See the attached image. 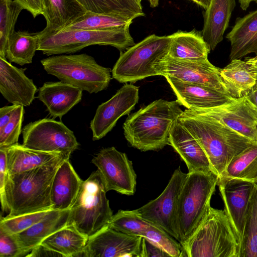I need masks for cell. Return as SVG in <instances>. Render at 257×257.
<instances>
[{
	"label": "cell",
	"instance_id": "cell-1",
	"mask_svg": "<svg viewBox=\"0 0 257 257\" xmlns=\"http://www.w3.org/2000/svg\"><path fill=\"white\" fill-rule=\"evenodd\" d=\"M205 152L218 177L236 155L255 143L219 121L186 109L178 117Z\"/></svg>",
	"mask_w": 257,
	"mask_h": 257
},
{
	"label": "cell",
	"instance_id": "cell-2",
	"mask_svg": "<svg viewBox=\"0 0 257 257\" xmlns=\"http://www.w3.org/2000/svg\"><path fill=\"white\" fill-rule=\"evenodd\" d=\"M180 105L160 99L130 114L123 124L126 140L141 151L162 149L169 145L172 126L183 111Z\"/></svg>",
	"mask_w": 257,
	"mask_h": 257
},
{
	"label": "cell",
	"instance_id": "cell-3",
	"mask_svg": "<svg viewBox=\"0 0 257 257\" xmlns=\"http://www.w3.org/2000/svg\"><path fill=\"white\" fill-rule=\"evenodd\" d=\"M67 158L62 155L47 165L9 174L6 186L9 209L7 216H15L52 209L51 191L53 180L57 169Z\"/></svg>",
	"mask_w": 257,
	"mask_h": 257
},
{
	"label": "cell",
	"instance_id": "cell-4",
	"mask_svg": "<svg viewBox=\"0 0 257 257\" xmlns=\"http://www.w3.org/2000/svg\"><path fill=\"white\" fill-rule=\"evenodd\" d=\"M181 245L183 256L239 257L240 240L225 210L210 205L195 230Z\"/></svg>",
	"mask_w": 257,
	"mask_h": 257
},
{
	"label": "cell",
	"instance_id": "cell-5",
	"mask_svg": "<svg viewBox=\"0 0 257 257\" xmlns=\"http://www.w3.org/2000/svg\"><path fill=\"white\" fill-rule=\"evenodd\" d=\"M130 25L107 30H73L38 33V50L50 56L77 52L91 45L111 46L124 52L135 44Z\"/></svg>",
	"mask_w": 257,
	"mask_h": 257
},
{
	"label": "cell",
	"instance_id": "cell-6",
	"mask_svg": "<svg viewBox=\"0 0 257 257\" xmlns=\"http://www.w3.org/2000/svg\"><path fill=\"white\" fill-rule=\"evenodd\" d=\"M170 38L151 35L123 52L111 71L120 83H134L147 77L163 76V63L168 55Z\"/></svg>",
	"mask_w": 257,
	"mask_h": 257
},
{
	"label": "cell",
	"instance_id": "cell-7",
	"mask_svg": "<svg viewBox=\"0 0 257 257\" xmlns=\"http://www.w3.org/2000/svg\"><path fill=\"white\" fill-rule=\"evenodd\" d=\"M105 183L98 170L83 181L70 209L68 225L88 238L107 226L113 214L106 196Z\"/></svg>",
	"mask_w": 257,
	"mask_h": 257
},
{
	"label": "cell",
	"instance_id": "cell-8",
	"mask_svg": "<svg viewBox=\"0 0 257 257\" xmlns=\"http://www.w3.org/2000/svg\"><path fill=\"white\" fill-rule=\"evenodd\" d=\"M213 172L188 173L177 203V222L181 244L194 232L203 219L217 185Z\"/></svg>",
	"mask_w": 257,
	"mask_h": 257
},
{
	"label": "cell",
	"instance_id": "cell-9",
	"mask_svg": "<svg viewBox=\"0 0 257 257\" xmlns=\"http://www.w3.org/2000/svg\"><path fill=\"white\" fill-rule=\"evenodd\" d=\"M41 63L47 73L90 93L106 89L111 79L110 69L86 54L56 55Z\"/></svg>",
	"mask_w": 257,
	"mask_h": 257
},
{
	"label": "cell",
	"instance_id": "cell-10",
	"mask_svg": "<svg viewBox=\"0 0 257 257\" xmlns=\"http://www.w3.org/2000/svg\"><path fill=\"white\" fill-rule=\"evenodd\" d=\"M22 145L32 150L59 153L69 158L79 146L73 132L61 121L43 118L22 130Z\"/></svg>",
	"mask_w": 257,
	"mask_h": 257
},
{
	"label": "cell",
	"instance_id": "cell-11",
	"mask_svg": "<svg viewBox=\"0 0 257 257\" xmlns=\"http://www.w3.org/2000/svg\"><path fill=\"white\" fill-rule=\"evenodd\" d=\"M187 174L183 172L180 167L176 169L165 189L157 198L134 210L143 219L160 227L178 241V199Z\"/></svg>",
	"mask_w": 257,
	"mask_h": 257
},
{
	"label": "cell",
	"instance_id": "cell-12",
	"mask_svg": "<svg viewBox=\"0 0 257 257\" xmlns=\"http://www.w3.org/2000/svg\"><path fill=\"white\" fill-rule=\"evenodd\" d=\"M91 162L99 171L107 192L114 190L126 195L135 194L137 175L126 154L113 147L103 148Z\"/></svg>",
	"mask_w": 257,
	"mask_h": 257
},
{
	"label": "cell",
	"instance_id": "cell-13",
	"mask_svg": "<svg viewBox=\"0 0 257 257\" xmlns=\"http://www.w3.org/2000/svg\"><path fill=\"white\" fill-rule=\"evenodd\" d=\"M191 110L212 117L257 143V108L246 96L214 107Z\"/></svg>",
	"mask_w": 257,
	"mask_h": 257
},
{
	"label": "cell",
	"instance_id": "cell-14",
	"mask_svg": "<svg viewBox=\"0 0 257 257\" xmlns=\"http://www.w3.org/2000/svg\"><path fill=\"white\" fill-rule=\"evenodd\" d=\"M139 87L126 83L110 99L98 106L90 123L93 141L106 136L120 117L134 109L139 99Z\"/></svg>",
	"mask_w": 257,
	"mask_h": 257
},
{
	"label": "cell",
	"instance_id": "cell-15",
	"mask_svg": "<svg viewBox=\"0 0 257 257\" xmlns=\"http://www.w3.org/2000/svg\"><path fill=\"white\" fill-rule=\"evenodd\" d=\"M142 237L108 226L88 239L85 257H141Z\"/></svg>",
	"mask_w": 257,
	"mask_h": 257
},
{
	"label": "cell",
	"instance_id": "cell-16",
	"mask_svg": "<svg viewBox=\"0 0 257 257\" xmlns=\"http://www.w3.org/2000/svg\"><path fill=\"white\" fill-rule=\"evenodd\" d=\"M162 70L165 77H170L184 82L205 86L228 94L220 78L221 69L212 65L208 59L184 60L168 55L163 63Z\"/></svg>",
	"mask_w": 257,
	"mask_h": 257
},
{
	"label": "cell",
	"instance_id": "cell-17",
	"mask_svg": "<svg viewBox=\"0 0 257 257\" xmlns=\"http://www.w3.org/2000/svg\"><path fill=\"white\" fill-rule=\"evenodd\" d=\"M254 183L239 178L219 177L217 185L228 214L240 240L246 211L255 185Z\"/></svg>",
	"mask_w": 257,
	"mask_h": 257
},
{
	"label": "cell",
	"instance_id": "cell-18",
	"mask_svg": "<svg viewBox=\"0 0 257 257\" xmlns=\"http://www.w3.org/2000/svg\"><path fill=\"white\" fill-rule=\"evenodd\" d=\"M26 69L17 68L0 57V92L13 104L28 106L35 98L37 87L26 75Z\"/></svg>",
	"mask_w": 257,
	"mask_h": 257
},
{
	"label": "cell",
	"instance_id": "cell-19",
	"mask_svg": "<svg viewBox=\"0 0 257 257\" xmlns=\"http://www.w3.org/2000/svg\"><path fill=\"white\" fill-rule=\"evenodd\" d=\"M181 105L189 109L214 107L226 103L234 98L205 86L186 83L170 77H165Z\"/></svg>",
	"mask_w": 257,
	"mask_h": 257
},
{
	"label": "cell",
	"instance_id": "cell-20",
	"mask_svg": "<svg viewBox=\"0 0 257 257\" xmlns=\"http://www.w3.org/2000/svg\"><path fill=\"white\" fill-rule=\"evenodd\" d=\"M169 145L186 164L188 173L213 172L209 161L200 145L180 123H174L169 136Z\"/></svg>",
	"mask_w": 257,
	"mask_h": 257
},
{
	"label": "cell",
	"instance_id": "cell-21",
	"mask_svg": "<svg viewBox=\"0 0 257 257\" xmlns=\"http://www.w3.org/2000/svg\"><path fill=\"white\" fill-rule=\"evenodd\" d=\"M82 90L63 81L46 82L39 89L38 98L53 118H61L82 99Z\"/></svg>",
	"mask_w": 257,
	"mask_h": 257
},
{
	"label": "cell",
	"instance_id": "cell-22",
	"mask_svg": "<svg viewBox=\"0 0 257 257\" xmlns=\"http://www.w3.org/2000/svg\"><path fill=\"white\" fill-rule=\"evenodd\" d=\"M69 214L70 209H53L44 218L29 228L13 234L19 245L22 256H26L45 238L66 226Z\"/></svg>",
	"mask_w": 257,
	"mask_h": 257
},
{
	"label": "cell",
	"instance_id": "cell-23",
	"mask_svg": "<svg viewBox=\"0 0 257 257\" xmlns=\"http://www.w3.org/2000/svg\"><path fill=\"white\" fill-rule=\"evenodd\" d=\"M83 181L74 170L69 159H64L57 169L52 182V209H70L77 198Z\"/></svg>",
	"mask_w": 257,
	"mask_h": 257
},
{
	"label": "cell",
	"instance_id": "cell-24",
	"mask_svg": "<svg viewBox=\"0 0 257 257\" xmlns=\"http://www.w3.org/2000/svg\"><path fill=\"white\" fill-rule=\"evenodd\" d=\"M235 5V0H211L205 10L201 33L210 51L223 40Z\"/></svg>",
	"mask_w": 257,
	"mask_h": 257
},
{
	"label": "cell",
	"instance_id": "cell-25",
	"mask_svg": "<svg viewBox=\"0 0 257 257\" xmlns=\"http://www.w3.org/2000/svg\"><path fill=\"white\" fill-rule=\"evenodd\" d=\"M226 38L231 44V60L252 53L257 56V10L237 18Z\"/></svg>",
	"mask_w": 257,
	"mask_h": 257
},
{
	"label": "cell",
	"instance_id": "cell-26",
	"mask_svg": "<svg viewBox=\"0 0 257 257\" xmlns=\"http://www.w3.org/2000/svg\"><path fill=\"white\" fill-rule=\"evenodd\" d=\"M171 42L168 56L171 58L191 61L208 59L210 52L201 31L178 30L169 35Z\"/></svg>",
	"mask_w": 257,
	"mask_h": 257
},
{
	"label": "cell",
	"instance_id": "cell-27",
	"mask_svg": "<svg viewBox=\"0 0 257 257\" xmlns=\"http://www.w3.org/2000/svg\"><path fill=\"white\" fill-rule=\"evenodd\" d=\"M6 150L9 174L26 171L47 165L63 155L32 150L18 143L6 148Z\"/></svg>",
	"mask_w": 257,
	"mask_h": 257
},
{
	"label": "cell",
	"instance_id": "cell-28",
	"mask_svg": "<svg viewBox=\"0 0 257 257\" xmlns=\"http://www.w3.org/2000/svg\"><path fill=\"white\" fill-rule=\"evenodd\" d=\"M44 32L59 31L82 16L86 11L76 0H44Z\"/></svg>",
	"mask_w": 257,
	"mask_h": 257
},
{
	"label": "cell",
	"instance_id": "cell-29",
	"mask_svg": "<svg viewBox=\"0 0 257 257\" xmlns=\"http://www.w3.org/2000/svg\"><path fill=\"white\" fill-rule=\"evenodd\" d=\"M220 76L228 94L233 98L245 96L256 80L244 60L234 59L223 69Z\"/></svg>",
	"mask_w": 257,
	"mask_h": 257
},
{
	"label": "cell",
	"instance_id": "cell-30",
	"mask_svg": "<svg viewBox=\"0 0 257 257\" xmlns=\"http://www.w3.org/2000/svg\"><path fill=\"white\" fill-rule=\"evenodd\" d=\"M88 239L74 227L67 225L45 238L41 244L63 257L83 256Z\"/></svg>",
	"mask_w": 257,
	"mask_h": 257
},
{
	"label": "cell",
	"instance_id": "cell-31",
	"mask_svg": "<svg viewBox=\"0 0 257 257\" xmlns=\"http://www.w3.org/2000/svg\"><path fill=\"white\" fill-rule=\"evenodd\" d=\"M135 19L134 17L122 14L87 11L82 16L59 31L113 29L131 25Z\"/></svg>",
	"mask_w": 257,
	"mask_h": 257
},
{
	"label": "cell",
	"instance_id": "cell-32",
	"mask_svg": "<svg viewBox=\"0 0 257 257\" xmlns=\"http://www.w3.org/2000/svg\"><path fill=\"white\" fill-rule=\"evenodd\" d=\"M38 33L14 31L10 35L6 48V58L20 65L30 64L38 50Z\"/></svg>",
	"mask_w": 257,
	"mask_h": 257
},
{
	"label": "cell",
	"instance_id": "cell-33",
	"mask_svg": "<svg viewBox=\"0 0 257 257\" xmlns=\"http://www.w3.org/2000/svg\"><path fill=\"white\" fill-rule=\"evenodd\" d=\"M221 176L257 184V143L252 144L234 157Z\"/></svg>",
	"mask_w": 257,
	"mask_h": 257
},
{
	"label": "cell",
	"instance_id": "cell-34",
	"mask_svg": "<svg viewBox=\"0 0 257 257\" xmlns=\"http://www.w3.org/2000/svg\"><path fill=\"white\" fill-rule=\"evenodd\" d=\"M239 257H257V184L246 211L240 239Z\"/></svg>",
	"mask_w": 257,
	"mask_h": 257
},
{
	"label": "cell",
	"instance_id": "cell-35",
	"mask_svg": "<svg viewBox=\"0 0 257 257\" xmlns=\"http://www.w3.org/2000/svg\"><path fill=\"white\" fill-rule=\"evenodd\" d=\"M23 7L15 0H0V57L6 58V48L10 35Z\"/></svg>",
	"mask_w": 257,
	"mask_h": 257
},
{
	"label": "cell",
	"instance_id": "cell-36",
	"mask_svg": "<svg viewBox=\"0 0 257 257\" xmlns=\"http://www.w3.org/2000/svg\"><path fill=\"white\" fill-rule=\"evenodd\" d=\"M87 11L122 14L137 18L145 16L127 0H76Z\"/></svg>",
	"mask_w": 257,
	"mask_h": 257
},
{
	"label": "cell",
	"instance_id": "cell-37",
	"mask_svg": "<svg viewBox=\"0 0 257 257\" xmlns=\"http://www.w3.org/2000/svg\"><path fill=\"white\" fill-rule=\"evenodd\" d=\"M53 209L15 216H6L0 221V228L10 234L21 232L44 218Z\"/></svg>",
	"mask_w": 257,
	"mask_h": 257
},
{
	"label": "cell",
	"instance_id": "cell-38",
	"mask_svg": "<svg viewBox=\"0 0 257 257\" xmlns=\"http://www.w3.org/2000/svg\"><path fill=\"white\" fill-rule=\"evenodd\" d=\"M24 112V106L19 105L10 121L0 130V148H6L18 143Z\"/></svg>",
	"mask_w": 257,
	"mask_h": 257
},
{
	"label": "cell",
	"instance_id": "cell-39",
	"mask_svg": "<svg viewBox=\"0 0 257 257\" xmlns=\"http://www.w3.org/2000/svg\"><path fill=\"white\" fill-rule=\"evenodd\" d=\"M0 257H22L20 248L13 234L0 228Z\"/></svg>",
	"mask_w": 257,
	"mask_h": 257
},
{
	"label": "cell",
	"instance_id": "cell-40",
	"mask_svg": "<svg viewBox=\"0 0 257 257\" xmlns=\"http://www.w3.org/2000/svg\"><path fill=\"white\" fill-rule=\"evenodd\" d=\"M9 176L7 166L6 148H0V198L2 210L3 212L9 213L7 205L6 186Z\"/></svg>",
	"mask_w": 257,
	"mask_h": 257
},
{
	"label": "cell",
	"instance_id": "cell-41",
	"mask_svg": "<svg viewBox=\"0 0 257 257\" xmlns=\"http://www.w3.org/2000/svg\"><path fill=\"white\" fill-rule=\"evenodd\" d=\"M171 255L159 245L145 237L142 240L141 257H168Z\"/></svg>",
	"mask_w": 257,
	"mask_h": 257
},
{
	"label": "cell",
	"instance_id": "cell-42",
	"mask_svg": "<svg viewBox=\"0 0 257 257\" xmlns=\"http://www.w3.org/2000/svg\"><path fill=\"white\" fill-rule=\"evenodd\" d=\"M24 10L29 11L33 16L36 17L43 15L45 10L44 0H15Z\"/></svg>",
	"mask_w": 257,
	"mask_h": 257
},
{
	"label": "cell",
	"instance_id": "cell-43",
	"mask_svg": "<svg viewBox=\"0 0 257 257\" xmlns=\"http://www.w3.org/2000/svg\"><path fill=\"white\" fill-rule=\"evenodd\" d=\"M27 257H41V256H63L59 253L54 251L42 244L38 245L26 256Z\"/></svg>",
	"mask_w": 257,
	"mask_h": 257
},
{
	"label": "cell",
	"instance_id": "cell-44",
	"mask_svg": "<svg viewBox=\"0 0 257 257\" xmlns=\"http://www.w3.org/2000/svg\"><path fill=\"white\" fill-rule=\"evenodd\" d=\"M18 105L13 104L11 106H5L0 108V130L5 127L10 121Z\"/></svg>",
	"mask_w": 257,
	"mask_h": 257
},
{
	"label": "cell",
	"instance_id": "cell-45",
	"mask_svg": "<svg viewBox=\"0 0 257 257\" xmlns=\"http://www.w3.org/2000/svg\"><path fill=\"white\" fill-rule=\"evenodd\" d=\"M244 61L247 65L250 72L257 80V56L253 57H246Z\"/></svg>",
	"mask_w": 257,
	"mask_h": 257
},
{
	"label": "cell",
	"instance_id": "cell-46",
	"mask_svg": "<svg viewBox=\"0 0 257 257\" xmlns=\"http://www.w3.org/2000/svg\"><path fill=\"white\" fill-rule=\"evenodd\" d=\"M245 96L248 100L257 108V80Z\"/></svg>",
	"mask_w": 257,
	"mask_h": 257
},
{
	"label": "cell",
	"instance_id": "cell-47",
	"mask_svg": "<svg viewBox=\"0 0 257 257\" xmlns=\"http://www.w3.org/2000/svg\"><path fill=\"white\" fill-rule=\"evenodd\" d=\"M194 3H196L197 5L199 6L205 10H206L209 7L211 0H191Z\"/></svg>",
	"mask_w": 257,
	"mask_h": 257
},
{
	"label": "cell",
	"instance_id": "cell-48",
	"mask_svg": "<svg viewBox=\"0 0 257 257\" xmlns=\"http://www.w3.org/2000/svg\"><path fill=\"white\" fill-rule=\"evenodd\" d=\"M254 0H238L240 7L242 10L245 11L249 6L250 2Z\"/></svg>",
	"mask_w": 257,
	"mask_h": 257
},
{
	"label": "cell",
	"instance_id": "cell-49",
	"mask_svg": "<svg viewBox=\"0 0 257 257\" xmlns=\"http://www.w3.org/2000/svg\"><path fill=\"white\" fill-rule=\"evenodd\" d=\"M134 6H135L138 10L141 12H143V7L141 4V0H127Z\"/></svg>",
	"mask_w": 257,
	"mask_h": 257
},
{
	"label": "cell",
	"instance_id": "cell-50",
	"mask_svg": "<svg viewBox=\"0 0 257 257\" xmlns=\"http://www.w3.org/2000/svg\"><path fill=\"white\" fill-rule=\"evenodd\" d=\"M150 6L151 8H154L157 7L159 4V0H148Z\"/></svg>",
	"mask_w": 257,
	"mask_h": 257
},
{
	"label": "cell",
	"instance_id": "cell-51",
	"mask_svg": "<svg viewBox=\"0 0 257 257\" xmlns=\"http://www.w3.org/2000/svg\"><path fill=\"white\" fill-rule=\"evenodd\" d=\"M256 3H257V0H254Z\"/></svg>",
	"mask_w": 257,
	"mask_h": 257
},
{
	"label": "cell",
	"instance_id": "cell-52",
	"mask_svg": "<svg viewBox=\"0 0 257 257\" xmlns=\"http://www.w3.org/2000/svg\"><path fill=\"white\" fill-rule=\"evenodd\" d=\"M141 2L142 1V0H141Z\"/></svg>",
	"mask_w": 257,
	"mask_h": 257
}]
</instances>
